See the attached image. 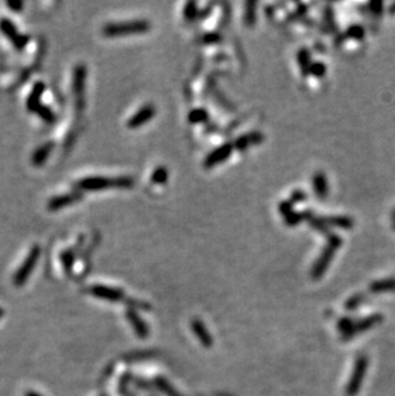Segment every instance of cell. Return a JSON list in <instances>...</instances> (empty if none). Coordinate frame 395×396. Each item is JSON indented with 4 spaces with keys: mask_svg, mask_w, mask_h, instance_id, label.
<instances>
[{
    "mask_svg": "<svg viewBox=\"0 0 395 396\" xmlns=\"http://www.w3.org/2000/svg\"><path fill=\"white\" fill-rule=\"evenodd\" d=\"M134 186V180L131 177H118V179H108V177H85L77 182V187L85 191H99L107 188H130Z\"/></svg>",
    "mask_w": 395,
    "mask_h": 396,
    "instance_id": "cell-1",
    "label": "cell"
},
{
    "mask_svg": "<svg viewBox=\"0 0 395 396\" xmlns=\"http://www.w3.org/2000/svg\"><path fill=\"white\" fill-rule=\"evenodd\" d=\"M151 29V23L148 21H130V22L109 23L103 27V33L108 37H116V36H128L136 35V33L147 32Z\"/></svg>",
    "mask_w": 395,
    "mask_h": 396,
    "instance_id": "cell-2",
    "label": "cell"
},
{
    "mask_svg": "<svg viewBox=\"0 0 395 396\" xmlns=\"http://www.w3.org/2000/svg\"><path fill=\"white\" fill-rule=\"evenodd\" d=\"M343 244V240L340 239L337 235H330L329 239H327V244L326 246L323 247L322 253H321L320 258L316 262L313 267V271H312V276L313 278H320L322 276L323 273L326 272L327 267L330 264V262L333 260L334 255L336 253V250L341 246Z\"/></svg>",
    "mask_w": 395,
    "mask_h": 396,
    "instance_id": "cell-3",
    "label": "cell"
},
{
    "mask_svg": "<svg viewBox=\"0 0 395 396\" xmlns=\"http://www.w3.org/2000/svg\"><path fill=\"white\" fill-rule=\"evenodd\" d=\"M367 368H368V359H367V357H365V355L359 357L356 362V366H354L353 373L350 376L349 382H348V386H346V394H348V396H354L358 394L359 389L362 386L363 380L366 377Z\"/></svg>",
    "mask_w": 395,
    "mask_h": 396,
    "instance_id": "cell-4",
    "label": "cell"
},
{
    "mask_svg": "<svg viewBox=\"0 0 395 396\" xmlns=\"http://www.w3.org/2000/svg\"><path fill=\"white\" fill-rule=\"evenodd\" d=\"M86 85V67L79 64L73 72V94L76 96L77 109L81 111L84 108V94H85Z\"/></svg>",
    "mask_w": 395,
    "mask_h": 396,
    "instance_id": "cell-5",
    "label": "cell"
},
{
    "mask_svg": "<svg viewBox=\"0 0 395 396\" xmlns=\"http://www.w3.org/2000/svg\"><path fill=\"white\" fill-rule=\"evenodd\" d=\"M232 150H234V145L230 143H226L223 145L218 146V148H215L214 150H212L206 156V159L203 162V166H204V168H213V167L219 164V163L229 159L230 156H231Z\"/></svg>",
    "mask_w": 395,
    "mask_h": 396,
    "instance_id": "cell-6",
    "label": "cell"
},
{
    "mask_svg": "<svg viewBox=\"0 0 395 396\" xmlns=\"http://www.w3.org/2000/svg\"><path fill=\"white\" fill-rule=\"evenodd\" d=\"M0 30H1V32L7 36L10 41L13 42V45L16 46L17 49H20L21 50V49H23L26 46L27 37L26 36L20 35L18 31H17L16 26H14L13 23L10 22L8 18H1V20H0Z\"/></svg>",
    "mask_w": 395,
    "mask_h": 396,
    "instance_id": "cell-7",
    "label": "cell"
},
{
    "mask_svg": "<svg viewBox=\"0 0 395 396\" xmlns=\"http://www.w3.org/2000/svg\"><path fill=\"white\" fill-rule=\"evenodd\" d=\"M314 227L325 228V227H337L343 230H350L353 227V219L345 215H336V217L322 218L313 222Z\"/></svg>",
    "mask_w": 395,
    "mask_h": 396,
    "instance_id": "cell-8",
    "label": "cell"
},
{
    "mask_svg": "<svg viewBox=\"0 0 395 396\" xmlns=\"http://www.w3.org/2000/svg\"><path fill=\"white\" fill-rule=\"evenodd\" d=\"M154 114H155V108L152 104L145 105L128 120V128H137V127L143 126L154 117Z\"/></svg>",
    "mask_w": 395,
    "mask_h": 396,
    "instance_id": "cell-9",
    "label": "cell"
},
{
    "mask_svg": "<svg viewBox=\"0 0 395 396\" xmlns=\"http://www.w3.org/2000/svg\"><path fill=\"white\" fill-rule=\"evenodd\" d=\"M82 195L80 192H68V194L61 195V196H56L53 198L49 203H48V209L49 211H59V209L68 207V205L73 204V203L81 200Z\"/></svg>",
    "mask_w": 395,
    "mask_h": 396,
    "instance_id": "cell-10",
    "label": "cell"
},
{
    "mask_svg": "<svg viewBox=\"0 0 395 396\" xmlns=\"http://www.w3.org/2000/svg\"><path fill=\"white\" fill-rule=\"evenodd\" d=\"M39 254H40V249L37 246H33L32 249H31V251H30L29 257H27L26 262L23 263L22 268L20 270V272H18V274H17V279L18 281H22V279H25L27 277V274L30 273V271L32 270V267L35 266L36 260H37V258H39Z\"/></svg>",
    "mask_w": 395,
    "mask_h": 396,
    "instance_id": "cell-11",
    "label": "cell"
},
{
    "mask_svg": "<svg viewBox=\"0 0 395 396\" xmlns=\"http://www.w3.org/2000/svg\"><path fill=\"white\" fill-rule=\"evenodd\" d=\"M262 139H263V135H262L261 132L246 133V135H243V136H240L239 139H236L234 146L239 150H245L248 146L253 145V144L261 143Z\"/></svg>",
    "mask_w": 395,
    "mask_h": 396,
    "instance_id": "cell-12",
    "label": "cell"
},
{
    "mask_svg": "<svg viewBox=\"0 0 395 396\" xmlns=\"http://www.w3.org/2000/svg\"><path fill=\"white\" fill-rule=\"evenodd\" d=\"M313 188L318 199H326L327 192H329V186H327L326 176L323 172H317L313 176Z\"/></svg>",
    "mask_w": 395,
    "mask_h": 396,
    "instance_id": "cell-13",
    "label": "cell"
},
{
    "mask_svg": "<svg viewBox=\"0 0 395 396\" xmlns=\"http://www.w3.org/2000/svg\"><path fill=\"white\" fill-rule=\"evenodd\" d=\"M44 90H45V85L43 82H37L33 86L31 94H30L29 99H27V109L29 111H36L37 107L40 105V97L43 95Z\"/></svg>",
    "mask_w": 395,
    "mask_h": 396,
    "instance_id": "cell-14",
    "label": "cell"
},
{
    "mask_svg": "<svg viewBox=\"0 0 395 396\" xmlns=\"http://www.w3.org/2000/svg\"><path fill=\"white\" fill-rule=\"evenodd\" d=\"M380 321H381L380 315H373V317H369V318L365 319V321H362V322H359V323H357V325H352V328H350L349 332H348L346 335H354V334H358V332L366 331V330H369V328H372L375 325H377Z\"/></svg>",
    "mask_w": 395,
    "mask_h": 396,
    "instance_id": "cell-15",
    "label": "cell"
},
{
    "mask_svg": "<svg viewBox=\"0 0 395 396\" xmlns=\"http://www.w3.org/2000/svg\"><path fill=\"white\" fill-rule=\"evenodd\" d=\"M53 146H54L53 145V143H46L36 150L35 154H33L32 156V163L35 166H41V164L48 159V156H49L50 152H52Z\"/></svg>",
    "mask_w": 395,
    "mask_h": 396,
    "instance_id": "cell-16",
    "label": "cell"
},
{
    "mask_svg": "<svg viewBox=\"0 0 395 396\" xmlns=\"http://www.w3.org/2000/svg\"><path fill=\"white\" fill-rule=\"evenodd\" d=\"M369 290L372 292H389L395 291V278L380 279L369 285Z\"/></svg>",
    "mask_w": 395,
    "mask_h": 396,
    "instance_id": "cell-17",
    "label": "cell"
},
{
    "mask_svg": "<svg viewBox=\"0 0 395 396\" xmlns=\"http://www.w3.org/2000/svg\"><path fill=\"white\" fill-rule=\"evenodd\" d=\"M208 118H209L208 112H207L206 109H203V108H195V109H193V111L189 113L190 123H194V124L203 123V122L208 121Z\"/></svg>",
    "mask_w": 395,
    "mask_h": 396,
    "instance_id": "cell-18",
    "label": "cell"
},
{
    "mask_svg": "<svg viewBox=\"0 0 395 396\" xmlns=\"http://www.w3.org/2000/svg\"><path fill=\"white\" fill-rule=\"evenodd\" d=\"M298 62H299V65L302 67L303 75L307 76L308 73H309L310 64H312V63H310V56L309 53H308V50L303 49V50L299 52V54H298Z\"/></svg>",
    "mask_w": 395,
    "mask_h": 396,
    "instance_id": "cell-19",
    "label": "cell"
},
{
    "mask_svg": "<svg viewBox=\"0 0 395 396\" xmlns=\"http://www.w3.org/2000/svg\"><path fill=\"white\" fill-rule=\"evenodd\" d=\"M92 292L99 296H104V298H107V299H118L120 295H121L120 291H117V290L108 289V287H101V286H96V287H94V289H92Z\"/></svg>",
    "mask_w": 395,
    "mask_h": 396,
    "instance_id": "cell-20",
    "label": "cell"
},
{
    "mask_svg": "<svg viewBox=\"0 0 395 396\" xmlns=\"http://www.w3.org/2000/svg\"><path fill=\"white\" fill-rule=\"evenodd\" d=\"M168 180V171L164 167H159L152 175V181L154 183H164Z\"/></svg>",
    "mask_w": 395,
    "mask_h": 396,
    "instance_id": "cell-21",
    "label": "cell"
},
{
    "mask_svg": "<svg viewBox=\"0 0 395 396\" xmlns=\"http://www.w3.org/2000/svg\"><path fill=\"white\" fill-rule=\"evenodd\" d=\"M309 73L313 75L314 77H323V76L326 75V65L321 62H313L309 67Z\"/></svg>",
    "mask_w": 395,
    "mask_h": 396,
    "instance_id": "cell-22",
    "label": "cell"
},
{
    "mask_svg": "<svg viewBox=\"0 0 395 396\" xmlns=\"http://www.w3.org/2000/svg\"><path fill=\"white\" fill-rule=\"evenodd\" d=\"M255 3L246 4V10H245V23L246 26H253L255 22Z\"/></svg>",
    "mask_w": 395,
    "mask_h": 396,
    "instance_id": "cell-23",
    "label": "cell"
},
{
    "mask_svg": "<svg viewBox=\"0 0 395 396\" xmlns=\"http://www.w3.org/2000/svg\"><path fill=\"white\" fill-rule=\"evenodd\" d=\"M36 112H37V114H39L40 117L43 118L44 121H46V122H49V123L54 122V120H56V117H54V113L50 111L49 108L45 107V105L40 104L39 107H37V109H36Z\"/></svg>",
    "mask_w": 395,
    "mask_h": 396,
    "instance_id": "cell-24",
    "label": "cell"
},
{
    "mask_svg": "<svg viewBox=\"0 0 395 396\" xmlns=\"http://www.w3.org/2000/svg\"><path fill=\"white\" fill-rule=\"evenodd\" d=\"M346 36H349L352 39L362 40L363 36H365V30H363L362 26H359V25H353L346 31Z\"/></svg>",
    "mask_w": 395,
    "mask_h": 396,
    "instance_id": "cell-25",
    "label": "cell"
},
{
    "mask_svg": "<svg viewBox=\"0 0 395 396\" xmlns=\"http://www.w3.org/2000/svg\"><path fill=\"white\" fill-rule=\"evenodd\" d=\"M304 218V213H298V212H291L287 215H285V223L287 226H295Z\"/></svg>",
    "mask_w": 395,
    "mask_h": 396,
    "instance_id": "cell-26",
    "label": "cell"
},
{
    "mask_svg": "<svg viewBox=\"0 0 395 396\" xmlns=\"http://www.w3.org/2000/svg\"><path fill=\"white\" fill-rule=\"evenodd\" d=\"M196 14H198V8H196V4L195 3H187L186 7H185V12H183V16H185V18H187V20H194L196 17Z\"/></svg>",
    "mask_w": 395,
    "mask_h": 396,
    "instance_id": "cell-27",
    "label": "cell"
},
{
    "mask_svg": "<svg viewBox=\"0 0 395 396\" xmlns=\"http://www.w3.org/2000/svg\"><path fill=\"white\" fill-rule=\"evenodd\" d=\"M305 198H307V195H305V192L297 190V191H294V192H293V195H291L290 202H291V204H294V203L303 202V200H305Z\"/></svg>",
    "mask_w": 395,
    "mask_h": 396,
    "instance_id": "cell-28",
    "label": "cell"
},
{
    "mask_svg": "<svg viewBox=\"0 0 395 396\" xmlns=\"http://www.w3.org/2000/svg\"><path fill=\"white\" fill-rule=\"evenodd\" d=\"M280 212L285 215H287L289 213H291L293 212V204H291V202L289 200V202H282L280 205Z\"/></svg>",
    "mask_w": 395,
    "mask_h": 396,
    "instance_id": "cell-29",
    "label": "cell"
},
{
    "mask_svg": "<svg viewBox=\"0 0 395 396\" xmlns=\"http://www.w3.org/2000/svg\"><path fill=\"white\" fill-rule=\"evenodd\" d=\"M203 40H204V42H209V44H212V42H218L219 40H221V36L215 32L207 33V35H204Z\"/></svg>",
    "mask_w": 395,
    "mask_h": 396,
    "instance_id": "cell-30",
    "label": "cell"
},
{
    "mask_svg": "<svg viewBox=\"0 0 395 396\" xmlns=\"http://www.w3.org/2000/svg\"><path fill=\"white\" fill-rule=\"evenodd\" d=\"M369 7H371V9H372L373 13L377 14V16L382 13V10H381L382 3H380V1H375V3H371V4H369Z\"/></svg>",
    "mask_w": 395,
    "mask_h": 396,
    "instance_id": "cell-31",
    "label": "cell"
},
{
    "mask_svg": "<svg viewBox=\"0 0 395 396\" xmlns=\"http://www.w3.org/2000/svg\"><path fill=\"white\" fill-rule=\"evenodd\" d=\"M8 7L12 8L13 10H16V12H18V10H21V8L23 7V3L22 1H8Z\"/></svg>",
    "mask_w": 395,
    "mask_h": 396,
    "instance_id": "cell-32",
    "label": "cell"
},
{
    "mask_svg": "<svg viewBox=\"0 0 395 396\" xmlns=\"http://www.w3.org/2000/svg\"><path fill=\"white\" fill-rule=\"evenodd\" d=\"M390 13H395V4L394 5H392V8H390Z\"/></svg>",
    "mask_w": 395,
    "mask_h": 396,
    "instance_id": "cell-33",
    "label": "cell"
},
{
    "mask_svg": "<svg viewBox=\"0 0 395 396\" xmlns=\"http://www.w3.org/2000/svg\"><path fill=\"white\" fill-rule=\"evenodd\" d=\"M393 228H394V230H395V222H394V226H393Z\"/></svg>",
    "mask_w": 395,
    "mask_h": 396,
    "instance_id": "cell-34",
    "label": "cell"
}]
</instances>
